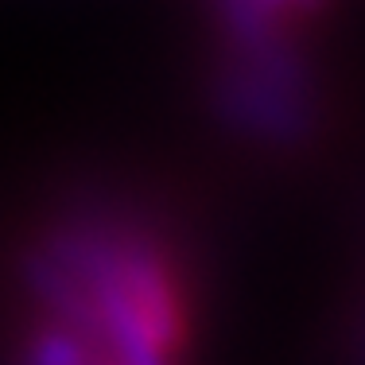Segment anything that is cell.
Here are the masks:
<instances>
[{
	"mask_svg": "<svg viewBox=\"0 0 365 365\" xmlns=\"http://www.w3.org/2000/svg\"><path fill=\"white\" fill-rule=\"evenodd\" d=\"M28 365H90V361H86V350L66 330H39L31 338Z\"/></svg>",
	"mask_w": 365,
	"mask_h": 365,
	"instance_id": "obj_2",
	"label": "cell"
},
{
	"mask_svg": "<svg viewBox=\"0 0 365 365\" xmlns=\"http://www.w3.org/2000/svg\"><path fill=\"white\" fill-rule=\"evenodd\" d=\"M292 4H303V8H315L319 0H292Z\"/></svg>",
	"mask_w": 365,
	"mask_h": 365,
	"instance_id": "obj_3",
	"label": "cell"
},
{
	"mask_svg": "<svg viewBox=\"0 0 365 365\" xmlns=\"http://www.w3.org/2000/svg\"><path fill=\"white\" fill-rule=\"evenodd\" d=\"M113 260H117L125 292L136 303V311H140L148 334L155 338V346L163 354H171L182 342V307H179V292L171 284L168 264L152 249L117 245V241H113Z\"/></svg>",
	"mask_w": 365,
	"mask_h": 365,
	"instance_id": "obj_1",
	"label": "cell"
}]
</instances>
